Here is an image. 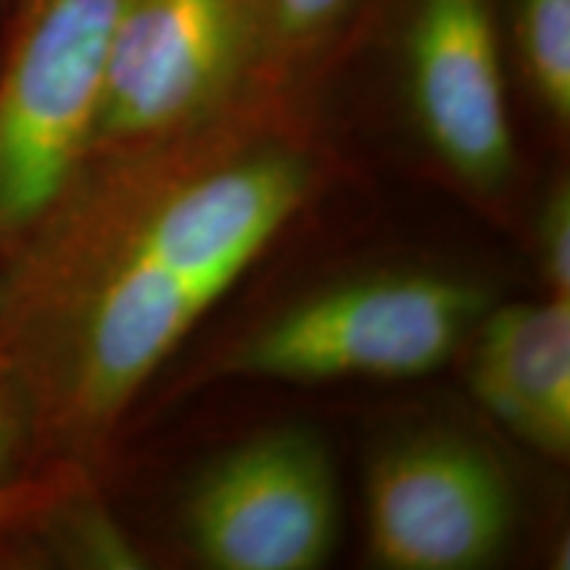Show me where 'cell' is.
Listing matches in <instances>:
<instances>
[{"instance_id": "52a82bcc", "label": "cell", "mask_w": 570, "mask_h": 570, "mask_svg": "<svg viewBox=\"0 0 570 570\" xmlns=\"http://www.w3.org/2000/svg\"><path fill=\"white\" fill-rule=\"evenodd\" d=\"M407 77L417 122L441 159L479 188L502 183L512 132L491 0H415Z\"/></svg>"}, {"instance_id": "3957f363", "label": "cell", "mask_w": 570, "mask_h": 570, "mask_svg": "<svg viewBox=\"0 0 570 570\" xmlns=\"http://www.w3.org/2000/svg\"><path fill=\"white\" fill-rule=\"evenodd\" d=\"M265 82L259 0H130L88 154H130ZM267 85V82H265Z\"/></svg>"}, {"instance_id": "6da1fadb", "label": "cell", "mask_w": 570, "mask_h": 570, "mask_svg": "<svg viewBox=\"0 0 570 570\" xmlns=\"http://www.w3.org/2000/svg\"><path fill=\"white\" fill-rule=\"evenodd\" d=\"M306 188V161L283 148L219 164L140 206L125 173L82 164L9 248L0 281V352L32 399L38 444L80 465Z\"/></svg>"}, {"instance_id": "277c9868", "label": "cell", "mask_w": 570, "mask_h": 570, "mask_svg": "<svg viewBox=\"0 0 570 570\" xmlns=\"http://www.w3.org/2000/svg\"><path fill=\"white\" fill-rule=\"evenodd\" d=\"M481 306L479 288L439 275L348 283L283 312L238 367L281 381L415 377L454 352Z\"/></svg>"}, {"instance_id": "9c48e42d", "label": "cell", "mask_w": 570, "mask_h": 570, "mask_svg": "<svg viewBox=\"0 0 570 570\" xmlns=\"http://www.w3.org/2000/svg\"><path fill=\"white\" fill-rule=\"evenodd\" d=\"M515 40L537 101L558 122L570 117V0H515Z\"/></svg>"}, {"instance_id": "4fadbf2b", "label": "cell", "mask_w": 570, "mask_h": 570, "mask_svg": "<svg viewBox=\"0 0 570 570\" xmlns=\"http://www.w3.org/2000/svg\"><path fill=\"white\" fill-rule=\"evenodd\" d=\"M541 248H544V269L550 277L554 296L570 294V198L562 188L550 198L541 214Z\"/></svg>"}, {"instance_id": "7a4b0ae2", "label": "cell", "mask_w": 570, "mask_h": 570, "mask_svg": "<svg viewBox=\"0 0 570 570\" xmlns=\"http://www.w3.org/2000/svg\"><path fill=\"white\" fill-rule=\"evenodd\" d=\"M130 0H21L0 48V248L51 209L90 151Z\"/></svg>"}, {"instance_id": "ba28073f", "label": "cell", "mask_w": 570, "mask_h": 570, "mask_svg": "<svg viewBox=\"0 0 570 570\" xmlns=\"http://www.w3.org/2000/svg\"><path fill=\"white\" fill-rule=\"evenodd\" d=\"M479 402L552 458L570 449V298L510 304L481 327L470 362Z\"/></svg>"}, {"instance_id": "7c38bea8", "label": "cell", "mask_w": 570, "mask_h": 570, "mask_svg": "<svg viewBox=\"0 0 570 570\" xmlns=\"http://www.w3.org/2000/svg\"><path fill=\"white\" fill-rule=\"evenodd\" d=\"M38 444L32 399L11 367L0 370V487L21 479V465Z\"/></svg>"}, {"instance_id": "8fae6325", "label": "cell", "mask_w": 570, "mask_h": 570, "mask_svg": "<svg viewBox=\"0 0 570 570\" xmlns=\"http://www.w3.org/2000/svg\"><path fill=\"white\" fill-rule=\"evenodd\" d=\"M88 489L85 473L75 462H53L46 473L21 475L0 487V537L53 518Z\"/></svg>"}, {"instance_id": "8992f818", "label": "cell", "mask_w": 570, "mask_h": 570, "mask_svg": "<svg viewBox=\"0 0 570 570\" xmlns=\"http://www.w3.org/2000/svg\"><path fill=\"white\" fill-rule=\"evenodd\" d=\"M510 520L508 483L489 454L468 441H402L370 470V547L386 568H479L502 550Z\"/></svg>"}, {"instance_id": "5b68a950", "label": "cell", "mask_w": 570, "mask_h": 570, "mask_svg": "<svg viewBox=\"0 0 570 570\" xmlns=\"http://www.w3.org/2000/svg\"><path fill=\"white\" fill-rule=\"evenodd\" d=\"M336 475L323 441L277 431L217 460L188 499L196 552L223 570H309L331 552Z\"/></svg>"}, {"instance_id": "5bb4252c", "label": "cell", "mask_w": 570, "mask_h": 570, "mask_svg": "<svg viewBox=\"0 0 570 570\" xmlns=\"http://www.w3.org/2000/svg\"><path fill=\"white\" fill-rule=\"evenodd\" d=\"M6 367H11V365H9V356L0 352V370H6Z\"/></svg>"}, {"instance_id": "30bf717a", "label": "cell", "mask_w": 570, "mask_h": 570, "mask_svg": "<svg viewBox=\"0 0 570 570\" xmlns=\"http://www.w3.org/2000/svg\"><path fill=\"white\" fill-rule=\"evenodd\" d=\"M265 17V82H283L325 51L365 0H259Z\"/></svg>"}]
</instances>
